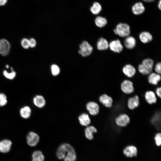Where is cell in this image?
Instances as JSON below:
<instances>
[{
	"label": "cell",
	"instance_id": "obj_27",
	"mask_svg": "<svg viewBox=\"0 0 161 161\" xmlns=\"http://www.w3.org/2000/svg\"><path fill=\"white\" fill-rule=\"evenodd\" d=\"M102 9L101 4L98 2H95L90 8V11L94 15L98 14Z\"/></svg>",
	"mask_w": 161,
	"mask_h": 161
},
{
	"label": "cell",
	"instance_id": "obj_33",
	"mask_svg": "<svg viewBox=\"0 0 161 161\" xmlns=\"http://www.w3.org/2000/svg\"><path fill=\"white\" fill-rule=\"evenodd\" d=\"M21 44L22 47L24 49H27L30 47L29 39L24 38L21 41Z\"/></svg>",
	"mask_w": 161,
	"mask_h": 161
},
{
	"label": "cell",
	"instance_id": "obj_6",
	"mask_svg": "<svg viewBox=\"0 0 161 161\" xmlns=\"http://www.w3.org/2000/svg\"><path fill=\"white\" fill-rule=\"evenodd\" d=\"M120 87L122 92L126 94H131L134 91L133 83L129 80H123L121 84Z\"/></svg>",
	"mask_w": 161,
	"mask_h": 161
},
{
	"label": "cell",
	"instance_id": "obj_13",
	"mask_svg": "<svg viewBox=\"0 0 161 161\" xmlns=\"http://www.w3.org/2000/svg\"><path fill=\"white\" fill-rule=\"evenodd\" d=\"M123 153L127 157H132L137 156V150L135 146L129 145L126 146L123 150Z\"/></svg>",
	"mask_w": 161,
	"mask_h": 161
},
{
	"label": "cell",
	"instance_id": "obj_37",
	"mask_svg": "<svg viewBox=\"0 0 161 161\" xmlns=\"http://www.w3.org/2000/svg\"><path fill=\"white\" fill-rule=\"evenodd\" d=\"M157 95L160 98L161 97V88L160 87H158L156 90Z\"/></svg>",
	"mask_w": 161,
	"mask_h": 161
},
{
	"label": "cell",
	"instance_id": "obj_1",
	"mask_svg": "<svg viewBox=\"0 0 161 161\" xmlns=\"http://www.w3.org/2000/svg\"><path fill=\"white\" fill-rule=\"evenodd\" d=\"M56 156L59 159L63 160L64 161H75L77 159L75 149L67 143H64L59 146L56 151Z\"/></svg>",
	"mask_w": 161,
	"mask_h": 161
},
{
	"label": "cell",
	"instance_id": "obj_23",
	"mask_svg": "<svg viewBox=\"0 0 161 161\" xmlns=\"http://www.w3.org/2000/svg\"><path fill=\"white\" fill-rule=\"evenodd\" d=\"M78 119L80 124L82 126H87L91 123L89 115L85 113H82L80 115Z\"/></svg>",
	"mask_w": 161,
	"mask_h": 161
},
{
	"label": "cell",
	"instance_id": "obj_19",
	"mask_svg": "<svg viewBox=\"0 0 161 161\" xmlns=\"http://www.w3.org/2000/svg\"><path fill=\"white\" fill-rule=\"evenodd\" d=\"M148 81L151 84L157 85L161 80V76L160 74L156 72H151L148 77Z\"/></svg>",
	"mask_w": 161,
	"mask_h": 161
},
{
	"label": "cell",
	"instance_id": "obj_36",
	"mask_svg": "<svg viewBox=\"0 0 161 161\" xmlns=\"http://www.w3.org/2000/svg\"><path fill=\"white\" fill-rule=\"evenodd\" d=\"M30 47L34 48L36 45V42L35 40L33 38H31L29 39Z\"/></svg>",
	"mask_w": 161,
	"mask_h": 161
},
{
	"label": "cell",
	"instance_id": "obj_38",
	"mask_svg": "<svg viewBox=\"0 0 161 161\" xmlns=\"http://www.w3.org/2000/svg\"><path fill=\"white\" fill-rule=\"evenodd\" d=\"M7 0H0V6L4 5L7 2Z\"/></svg>",
	"mask_w": 161,
	"mask_h": 161
},
{
	"label": "cell",
	"instance_id": "obj_5",
	"mask_svg": "<svg viewBox=\"0 0 161 161\" xmlns=\"http://www.w3.org/2000/svg\"><path fill=\"white\" fill-rule=\"evenodd\" d=\"M109 48L113 52L119 53L123 51V48L121 41L117 39L112 40L109 43Z\"/></svg>",
	"mask_w": 161,
	"mask_h": 161
},
{
	"label": "cell",
	"instance_id": "obj_22",
	"mask_svg": "<svg viewBox=\"0 0 161 161\" xmlns=\"http://www.w3.org/2000/svg\"><path fill=\"white\" fill-rule=\"evenodd\" d=\"M97 46L99 50H105L109 48V43L106 39L101 37L97 41Z\"/></svg>",
	"mask_w": 161,
	"mask_h": 161
},
{
	"label": "cell",
	"instance_id": "obj_8",
	"mask_svg": "<svg viewBox=\"0 0 161 161\" xmlns=\"http://www.w3.org/2000/svg\"><path fill=\"white\" fill-rule=\"evenodd\" d=\"M129 116L126 114H122L118 116L115 119L116 124L118 126L123 127L126 126L130 122Z\"/></svg>",
	"mask_w": 161,
	"mask_h": 161
},
{
	"label": "cell",
	"instance_id": "obj_28",
	"mask_svg": "<svg viewBox=\"0 0 161 161\" xmlns=\"http://www.w3.org/2000/svg\"><path fill=\"white\" fill-rule=\"evenodd\" d=\"M142 63L146 68L152 71L154 65V62L152 59L146 58L143 61Z\"/></svg>",
	"mask_w": 161,
	"mask_h": 161
},
{
	"label": "cell",
	"instance_id": "obj_15",
	"mask_svg": "<svg viewBox=\"0 0 161 161\" xmlns=\"http://www.w3.org/2000/svg\"><path fill=\"white\" fill-rule=\"evenodd\" d=\"M19 113L22 118L24 119H27L29 118L31 115L32 110L29 106H25L20 109Z\"/></svg>",
	"mask_w": 161,
	"mask_h": 161
},
{
	"label": "cell",
	"instance_id": "obj_24",
	"mask_svg": "<svg viewBox=\"0 0 161 161\" xmlns=\"http://www.w3.org/2000/svg\"><path fill=\"white\" fill-rule=\"evenodd\" d=\"M145 99L149 104L155 103L157 101V98L154 93L151 91H147L145 95Z\"/></svg>",
	"mask_w": 161,
	"mask_h": 161
},
{
	"label": "cell",
	"instance_id": "obj_16",
	"mask_svg": "<svg viewBox=\"0 0 161 161\" xmlns=\"http://www.w3.org/2000/svg\"><path fill=\"white\" fill-rule=\"evenodd\" d=\"M100 102L106 107H111L113 102L112 98L106 94L101 95L99 98Z\"/></svg>",
	"mask_w": 161,
	"mask_h": 161
},
{
	"label": "cell",
	"instance_id": "obj_31",
	"mask_svg": "<svg viewBox=\"0 0 161 161\" xmlns=\"http://www.w3.org/2000/svg\"><path fill=\"white\" fill-rule=\"evenodd\" d=\"M8 103L6 95L3 93H0V107L6 106Z\"/></svg>",
	"mask_w": 161,
	"mask_h": 161
},
{
	"label": "cell",
	"instance_id": "obj_20",
	"mask_svg": "<svg viewBox=\"0 0 161 161\" xmlns=\"http://www.w3.org/2000/svg\"><path fill=\"white\" fill-rule=\"evenodd\" d=\"M139 97L137 95L130 97L128 101V107L130 109H133L139 106Z\"/></svg>",
	"mask_w": 161,
	"mask_h": 161
},
{
	"label": "cell",
	"instance_id": "obj_7",
	"mask_svg": "<svg viewBox=\"0 0 161 161\" xmlns=\"http://www.w3.org/2000/svg\"><path fill=\"white\" fill-rule=\"evenodd\" d=\"M10 44L8 41L5 39H0V54L3 56L7 55L10 51Z\"/></svg>",
	"mask_w": 161,
	"mask_h": 161
},
{
	"label": "cell",
	"instance_id": "obj_21",
	"mask_svg": "<svg viewBox=\"0 0 161 161\" xmlns=\"http://www.w3.org/2000/svg\"><path fill=\"white\" fill-rule=\"evenodd\" d=\"M97 131V129L94 126H87L85 129V135L86 138L89 140L93 139V133Z\"/></svg>",
	"mask_w": 161,
	"mask_h": 161
},
{
	"label": "cell",
	"instance_id": "obj_40",
	"mask_svg": "<svg viewBox=\"0 0 161 161\" xmlns=\"http://www.w3.org/2000/svg\"><path fill=\"white\" fill-rule=\"evenodd\" d=\"M143 1L146 2H151L154 1L155 0H142Z\"/></svg>",
	"mask_w": 161,
	"mask_h": 161
},
{
	"label": "cell",
	"instance_id": "obj_26",
	"mask_svg": "<svg viewBox=\"0 0 161 161\" xmlns=\"http://www.w3.org/2000/svg\"><path fill=\"white\" fill-rule=\"evenodd\" d=\"M32 157V161H44V156L40 151H36L34 152Z\"/></svg>",
	"mask_w": 161,
	"mask_h": 161
},
{
	"label": "cell",
	"instance_id": "obj_35",
	"mask_svg": "<svg viewBox=\"0 0 161 161\" xmlns=\"http://www.w3.org/2000/svg\"><path fill=\"white\" fill-rule=\"evenodd\" d=\"M154 69L156 73L160 75L161 74V63L160 62H158L155 64Z\"/></svg>",
	"mask_w": 161,
	"mask_h": 161
},
{
	"label": "cell",
	"instance_id": "obj_12",
	"mask_svg": "<svg viewBox=\"0 0 161 161\" xmlns=\"http://www.w3.org/2000/svg\"><path fill=\"white\" fill-rule=\"evenodd\" d=\"M32 102L34 105L39 108L44 107L46 103L44 98L41 95H35L33 98Z\"/></svg>",
	"mask_w": 161,
	"mask_h": 161
},
{
	"label": "cell",
	"instance_id": "obj_30",
	"mask_svg": "<svg viewBox=\"0 0 161 161\" xmlns=\"http://www.w3.org/2000/svg\"><path fill=\"white\" fill-rule=\"evenodd\" d=\"M138 70L140 73L144 75H149L152 72V71L145 66L142 63L139 65Z\"/></svg>",
	"mask_w": 161,
	"mask_h": 161
},
{
	"label": "cell",
	"instance_id": "obj_32",
	"mask_svg": "<svg viewBox=\"0 0 161 161\" xmlns=\"http://www.w3.org/2000/svg\"><path fill=\"white\" fill-rule=\"evenodd\" d=\"M51 72L54 76H56L59 74L60 70L59 67L55 64H53L51 67Z\"/></svg>",
	"mask_w": 161,
	"mask_h": 161
},
{
	"label": "cell",
	"instance_id": "obj_4",
	"mask_svg": "<svg viewBox=\"0 0 161 161\" xmlns=\"http://www.w3.org/2000/svg\"><path fill=\"white\" fill-rule=\"evenodd\" d=\"M80 49L78 51L79 54L83 57L91 55L93 50V47L86 41H84L80 45Z\"/></svg>",
	"mask_w": 161,
	"mask_h": 161
},
{
	"label": "cell",
	"instance_id": "obj_29",
	"mask_svg": "<svg viewBox=\"0 0 161 161\" xmlns=\"http://www.w3.org/2000/svg\"><path fill=\"white\" fill-rule=\"evenodd\" d=\"M11 72H8L6 70H4L3 72V74L4 76L10 80H12L15 77L16 73L12 68L11 67Z\"/></svg>",
	"mask_w": 161,
	"mask_h": 161
},
{
	"label": "cell",
	"instance_id": "obj_3",
	"mask_svg": "<svg viewBox=\"0 0 161 161\" xmlns=\"http://www.w3.org/2000/svg\"><path fill=\"white\" fill-rule=\"evenodd\" d=\"M27 142L28 145L31 147L36 146L40 140L39 135L36 132L30 131L28 132L26 136Z\"/></svg>",
	"mask_w": 161,
	"mask_h": 161
},
{
	"label": "cell",
	"instance_id": "obj_34",
	"mask_svg": "<svg viewBox=\"0 0 161 161\" xmlns=\"http://www.w3.org/2000/svg\"><path fill=\"white\" fill-rule=\"evenodd\" d=\"M155 143L157 146H160L161 145V134L160 133H157L154 137Z\"/></svg>",
	"mask_w": 161,
	"mask_h": 161
},
{
	"label": "cell",
	"instance_id": "obj_17",
	"mask_svg": "<svg viewBox=\"0 0 161 161\" xmlns=\"http://www.w3.org/2000/svg\"><path fill=\"white\" fill-rule=\"evenodd\" d=\"M124 45L127 49H131L134 48L136 44V41L135 38L129 35L126 37L124 42Z\"/></svg>",
	"mask_w": 161,
	"mask_h": 161
},
{
	"label": "cell",
	"instance_id": "obj_39",
	"mask_svg": "<svg viewBox=\"0 0 161 161\" xmlns=\"http://www.w3.org/2000/svg\"><path fill=\"white\" fill-rule=\"evenodd\" d=\"M158 7L160 10L161 9V0H160L158 4Z\"/></svg>",
	"mask_w": 161,
	"mask_h": 161
},
{
	"label": "cell",
	"instance_id": "obj_25",
	"mask_svg": "<svg viewBox=\"0 0 161 161\" xmlns=\"http://www.w3.org/2000/svg\"><path fill=\"white\" fill-rule=\"evenodd\" d=\"M95 23L97 27L101 28L106 25L107 24V21L105 18L98 16L95 18Z\"/></svg>",
	"mask_w": 161,
	"mask_h": 161
},
{
	"label": "cell",
	"instance_id": "obj_18",
	"mask_svg": "<svg viewBox=\"0 0 161 161\" xmlns=\"http://www.w3.org/2000/svg\"><path fill=\"white\" fill-rule=\"evenodd\" d=\"M139 38L142 43L147 44L151 41L153 38L152 35L149 32L143 31L140 34Z\"/></svg>",
	"mask_w": 161,
	"mask_h": 161
},
{
	"label": "cell",
	"instance_id": "obj_41",
	"mask_svg": "<svg viewBox=\"0 0 161 161\" xmlns=\"http://www.w3.org/2000/svg\"><path fill=\"white\" fill-rule=\"evenodd\" d=\"M6 67L7 68H9V66L8 65H7L6 66Z\"/></svg>",
	"mask_w": 161,
	"mask_h": 161
},
{
	"label": "cell",
	"instance_id": "obj_9",
	"mask_svg": "<svg viewBox=\"0 0 161 161\" xmlns=\"http://www.w3.org/2000/svg\"><path fill=\"white\" fill-rule=\"evenodd\" d=\"M86 108L89 113L92 115H96L99 112V106L97 103L94 102H88L86 105Z\"/></svg>",
	"mask_w": 161,
	"mask_h": 161
},
{
	"label": "cell",
	"instance_id": "obj_14",
	"mask_svg": "<svg viewBox=\"0 0 161 161\" xmlns=\"http://www.w3.org/2000/svg\"><path fill=\"white\" fill-rule=\"evenodd\" d=\"M12 142L8 139H4L0 141V151L3 153L9 152L11 148Z\"/></svg>",
	"mask_w": 161,
	"mask_h": 161
},
{
	"label": "cell",
	"instance_id": "obj_10",
	"mask_svg": "<svg viewBox=\"0 0 161 161\" xmlns=\"http://www.w3.org/2000/svg\"><path fill=\"white\" fill-rule=\"evenodd\" d=\"M122 71L124 74L127 77L131 78L133 77L136 73V69L132 65L126 64L123 68Z\"/></svg>",
	"mask_w": 161,
	"mask_h": 161
},
{
	"label": "cell",
	"instance_id": "obj_2",
	"mask_svg": "<svg viewBox=\"0 0 161 161\" xmlns=\"http://www.w3.org/2000/svg\"><path fill=\"white\" fill-rule=\"evenodd\" d=\"M130 32V26L125 23L118 24L114 30V33L121 37H126L129 35Z\"/></svg>",
	"mask_w": 161,
	"mask_h": 161
},
{
	"label": "cell",
	"instance_id": "obj_11",
	"mask_svg": "<svg viewBox=\"0 0 161 161\" xmlns=\"http://www.w3.org/2000/svg\"><path fill=\"white\" fill-rule=\"evenodd\" d=\"M145 10L143 4L141 2L135 3L132 6L131 10L133 13L135 15H140L143 13Z\"/></svg>",
	"mask_w": 161,
	"mask_h": 161
}]
</instances>
